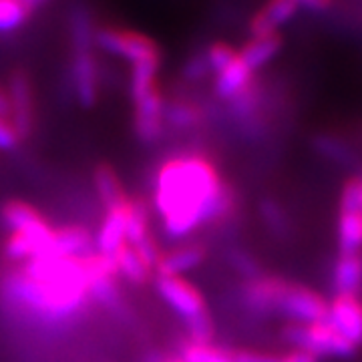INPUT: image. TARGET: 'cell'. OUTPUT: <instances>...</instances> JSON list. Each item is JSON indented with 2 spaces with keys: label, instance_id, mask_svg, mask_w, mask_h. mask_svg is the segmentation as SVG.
<instances>
[{
  "label": "cell",
  "instance_id": "cell-23",
  "mask_svg": "<svg viewBox=\"0 0 362 362\" xmlns=\"http://www.w3.org/2000/svg\"><path fill=\"white\" fill-rule=\"evenodd\" d=\"M35 11L33 0H0V33L8 35L30 21Z\"/></svg>",
  "mask_w": 362,
  "mask_h": 362
},
{
  "label": "cell",
  "instance_id": "cell-35",
  "mask_svg": "<svg viewBox=\"0 0 362 362\" xmlns=\"http://www.w3.org/2000/svg\"><path fill=\"white\" fill-rule=\"evenodd\" d=\"M235 362H280L282 356L274 352H258V350H232Z\"/></svg>",
  "mask_w": 362,
  "mask_h": 362
},
{
  "label": "cell",
  "instance_id": "cell-16",
  "mask_svg": "<svg viewBox=\"0 0 362 362\" xmlns=\"http://www.w3.org/2000/svg\"><path fill=\"white\" fill-rule=\"evenodd\" d=\"M298 13V4L294 0H268L258 13L250 21V33L256 35H268L278 33V26L288 23Z\"/></svg>",
  "mask_w": 362,
  "mask_h": 362
},
{
  "label": "cell",
  "instance_id": "cell-41",
  "mask_svg": "<svg viewBox=\"0 0 362 362\" xmlns=\"http://www.w3.org/2000/svg\"><path fill=\"white\" fill-rule=\"evenodd\" d=\"M147 362H183V361H181V358H165V356L153 354V356H149V361Z\"/></svg>",
  "mask_w": 362,
  "mask_h": 362
},
{
  "label": "cell",
  "instance_id": "cell-42",
  "mask_svg": "<svg viewBox=\"0 0 362 362\" xmlns=\"http://www.w3.org/2000/svg\"><path fill=\"white\" fill-rule=\"evenodd\" d=\"M361 194H362V175H361Z\"/></svg>",
  "mask_w": 362,
  "mask_h": 362
},
{
  "label": "cell",
  "instance_id": "cell-32",
  "mask_svg": "<svg viewBox=\"0 0 362 362\" xmlns=\"http://www.w3.org/2000/svg\"><path fill=\"white\" fill-rule=\"evenodd\" d=\"M230 262H232L233 270L238 272V274H242V276H246V278H250V280L262 276L259 274L258 262L252 258V256H247L246 252H242V250H233L232 256H230Z\"/></svg>",
  "mask_w": 362,
  "mask_h": 362
},
{
  "label": "cell",
  "instance_id": "cell-33",
  "mask_svg": "<svg viewBox=\"0 0 362 362\" xmlns=\"http://www.w3.org/2000/svg\"><path fill=\"white\" fill-rule=\"evenodd\" d=\"M133 250L137 252V256L141 258V262L149 268V270L156 272L157 264H159V259H161V252H159V246L156 244L153 235L145 238L141 244H137Z\"/></svg>",
  "mask_w": 362,
  "mask_h": 362
},
{
  "label": "cell",
  "instance_id": "cell-4",
  "mask_svg": "<svg viewBox=\"0 0 362 362\" xmlns=\"http://www.w3.org/2000/svg\"><path fill=\"white\" fill-rule=\"evenodd\" d=\"M95 42L115 57L127 59L131 65L145 63V61H161V52L157 49L153 39L145 37L137 30L119 28V26H105L97 30Z\"/></svg>",
  "mask_w": 362,
  "mask_h": 362
},
{
  "label": "cell",
  "instance_id": "cell-19",
  "mask_svg": "<svg viewBox=\"0 0 362 362\" xmlns=\"http://www.w3.org/2000/svg\"><path fill=\"white\" fill-rule=\"evenodd\" d=\"M338 250L340 254H358L362 250V207L338 211Z\"/></svg>",
  "mask_w": 362,
  "mask_h": 362
},
{
  "label": "cell",
  "instance_id": "cell-26",
  "mask_svg": "<svg viewBox=\"0 0 362 362\" xmlns=\"http://www.w3.org/2000/svg\"><path fill=\"white\" fill-rule=\"evenodd\" d=\"M161 61H145L131 65V99L137 101L143 95L157 89V71Z\"/></svg>",
  "mask_w": 362,
  "mask_h": 362
},
{
  "label": "cell",
  "instance_id": "cell-39",
  "mask_svg": "<svg viewBox=\"0 0 362 362\" xmlns=\"http://www.w3.org/2000/svg\"><path fill=\"white\" fill-rule=\"evenodd\" d=\"M298 6H306L310 11H316V13H322L326 8H330L332 0H294Z\"/></svg>",
  "mask_w": 362,
  "mask_h": 362
},
{
  "label": "cell",
  "instance_id": "cell-2",
  "mask_svg": "<svg viewBox=\"0 0 362 362\" xmlns=\"http://www.w3.org/2000/svg\"><path fill=\"white\" fill-rule=\"evenodd\" d=\"M2 294L6 302L40 322H66L89 298L83 258L37 256L11 274Z\"/></svg>",
  "mask_w": 362,
  "mask_h": 362
},
{
  "label": "cell",
  "instance_id": "cell-25",
  "mask_svg": "<svg viewBox=\"0 0 362 362\" xmlns=\"http://www.w3.org/2000/svg\"><path fill=\"white\" fill-rule=\"evenodd\" d=\"M149 220H151V209L149 206L135 199L131 202L129 216H127V233H125V244L131 247H135L137 244H141L145 238H149Z\"/></svg>",
  "mask_w": 362,
  "mask_h": 362
},
{
  "label": "cell",
  "instance_id": "cell-38",
  "mask_svg": "<svg viewBox=\"0 0 362 362\" xmlns=\"http://www.w3.org/2000/svg\"><path fill=\"white\" fill-rule=\"evenodd\" d=\"M280 362H318V358L314 354H310V352H306V350L294 349L290 350L288 354H284Z\"/></svg>",
  "mask_w": 362,
  "mask_h": 362
},
{
  "label": "cell",
  "instance_id": "cell-29",
  "mask_svg": "<svg viewBox=\"0 0 362 362\" xmlns=\"http://www.w3.org/2000/svg\"><path fill=\"white\" fill-rule=\"evenodd\" d=\"M185 328H187V338H189L187 342H192V344H214L216 326H214V320L207 312L187 320Z\"/></svg>",
  "mask_w": 362,
  "mask_h": 362
},
{
  "label": "cell",
  "instance_id": "cell-28",
  "mask_svg": "<svg viewBox=\"0 0 362 362\" xmlns=\"http://www.w3.org/2000/svg\"><path fill=\"white\" fill-rule=\"evenodd\" d=\"M180 358L183 362H235L232 350L221 349L216 344H192V342H185L181 346Z\"/></svg>",
  "mask_w": 362,
  "mask_h": 362
},
{
  "label": "cell",
  "instance_id": "cell-31",
  "mask_svg": "<svg viewBox=\"0 0 362 362\" xmlns=\"http://www.w3.org/2000/svg\"><path fill=\"white\" fill-rule=\"evenodd\" d=\"M316 147L322 156L330 157L334 161H340V163H349L350 151L349 147L342 141H338L337 137H318L316 139Z\"/></svg>",
  "mask_w": 362,
  "mask_h": 362
},
{
  "label": "cell",
  "instance_id": "cell-10",
  "mask_svg": "<svg viewBox=\"0 0 362 362\" xmlns=\"http://www.w3.org/2000/svg\"><path fill=\"white\" fill-rule=\"evenodd\" d=\"M328 322L337 328L342 337L362 346V300L358 294H337L328 302Z\"/></svg>",
  "mask_w": 362,
  "mask_h": 362
},
{
  "label": "cell",
  "instance_id": "cell-8",
  "mask_svg": "<svg viewBox=\"0 0 362 362\" xmlns=\"http://www.w3.org/2000/svg\"><path fill=\"white\" fill-rule=\"evenodd\" d=\"M133 103H135L133 127L137 139L145 145L156 143L163 135V127H165V101L161 90L153 89Z\"/></svg>",
  "mask_w": 362,
  "mask_h": 362
},
{
  "label": "cell",
  "instance_id": "cell-18",
  "mask_svg": "<svg viewBox=\"0 0 362 362\" xmlns=\"http://www.w3.org/2000/svg\"><path fill=\"white\" fill-rule=\"evenodd\" d=\"M280 49H282V35L280 33H268V35L252 37L238 54L256 73L259 66L268 65L272 59L280 52Z\"/></svg>",
  "mask_w": 362,
  "mask_h": 362
},
{
  "label": "cell",
  "instance_id": "cell-11",
  "mask_svg": "<svg viewBox=\"0 0 362 362\" xmlns=\"http://www.w3.org/2000/svg\"><path fill=\"white\" fill-rule=\"evenodd\" d=\"M286 280L276 276H258L247 280L242 288V302L250 312L270 314L278 312V304L286 290Z\"/></svg>",
  "mask_w": 362,
  "mask_h": 362
},
{
  "label": "cell",
  "instance_id": "cell-22",
  "mask_svg": "<svg viewBox=\"0 0 362 362\" xmlns=\"http://www.w3.org/2000/svg\"><path fill=\"white\" fill-rule=\"evenodd\" d=\"M115 264H117V276H123L131 284H147L151 278V270L141 262L137 256V252L131 246H121L115 252Z\"/></svg>",
  "mask_w": 362,
  "mask_h": 362
},
{
  "label": "cell",
  "instance_id": "cell-24",
  "mask_svg": "<svg viewBox=\"0 0 362 362\" xmlns=\"http://www.w3.org/2000/svg\"><path fill=\"white\" fill-rule=\"evenodd\" d=\"M95 189H97V195H99L105 209H111V207L127 202L123 187L117 180V173L109 165H99L95 169Z\"/></svg>",
  "mask_w": 362,
  "mask_h": 362
},
{
  "label": "cell",
  "instance_id": "cell-6",
  "mask_svg": "<svg viewBox=\"0 0 362 362\" xmlns=\"http://www.w3.org/2000/svg\"><path fill=\"white\" fill-rule=\"evenodd\" d=\"M156 290L169 308L185 322L207 312L202 292L181 276H156Z\"/></svg>",
  "mask_w": 362,
  "mask_h": 362
},
{
  "label": "cell",
  "instance_id": "cell-43",
  "mask_svg": "<svg viewBox=\"0 0 362 362\" xmlns=\"http://www.w3.org/2000/svg\"><path fill=\"white\" fill-rule=\"evenodd\" d=\"M33 2H39V0H33Z\"/></svg>",
  "mask_w": 362,
  "mask_h": 362
},
{
  "label": "cell",
  "instance_id": "cell-20",
  "mask_svg": "<svg viewBox=\"0 0 362 362\" xmlns=\"http://www.w3.org/2000/svg\"><path fill=\"white\" fill-rule=\"evenodd\" d=\"M332 286L337 294H358L362 286L361 254H340L332 268Z\"/></svg>",
  "mask_w": 362,
  "mask_h": 362
},
{
  "label": "cell",
  "instance_id": "cell-30",
  "mask_svg": "<svg viewBox=\"0 0 362 362\" xmlns=\"http://www.w3.org/2000/svg\"><path fill=\"white\" fill-rule=\"evenodd\" d=\"M235 49H233L232 45H228V42H223V40H218V42H214V45H209V49L206 51V63L209 66V71H214V73H218L221 71L223 66L228 65V63H232L233 59H235Z\"/></svg>",
  "mask_w": 362,
  "mask_h": 362
},
{
  "label": "cell",
  "instance_id": "cell-36",
  "mask_svg": "<svg viewBox=\"0 0 362 362\" xmlns=\"http://www.w3.org/2000/svg\"><path fill=\"white\" fill-rule=\"evenodd\" d=\"M21 143V137L16 135L13 123L8 119H0V151H13Z\"/></svg>",
  "mask_w": 362,
  "mask_h": 362
},
{
  "label": "cell",
  "instance_id": "cell-40",
  "mask_svg": "<svg viewBox=\"0 0 362 362\" xmlns=\"http://www.w3.org/2000/svg\"><path fill=\"white\" fill-rule=\"evenodd\" d=\"M0 119H11V97L8 90L0 87Z\"/></svg>",
  "mask_w": 362,
  "mask_h": 362
},
{
  "label": "cell",
  "instance_id": "cell-3",
  "mask_svg": "<svg viewBox=\"0 0 362 362\" xmlns=\"http://www.w3.org/2000/svg\"><path fill=\"white\" fill-rule=\"evenodd\" d=\"M284 337L296 349L306 350L318 356H338L349 358L356 352V346L350 344L346 338L338 332L328 320L312 324H288L284 328Z\"/></svg>",
  "mask_w": 362,
  "mask_h": 362
},
{
  "label": "cell",
  "instance_id": "cell-14",
  "mask_svg": "<svg viewBox=\"0 0 362 362\" xmlns=\"http://www.w3.org/2000/svg\"><path fill=\"white\" fill-rule=\"evenodd\" d=\"M90 232L83 226H66L52 233V242L45 256L54 258H83L90 252Z\"/></svg>",
  "mask_w": 362,
  "mask_h": 362
},
{
  "label": "cell",
  "instance_id": "cell-9",
  "mask_svg": "<svg viewBox=\"0 0 362 362\" xmlns=\"http://www.w3.org/2000/svg\"><path fill=\"white\" fill-rule=\"evenodd\" d=\"M8 97H11V123L21 139H26L33 133L35 125V99L33 85L25 71H14L8 81Z\"/></svg>",
  "mask_w": 362,
  "mask_h": 362
},
{
  "label": "cell",
  "instance_id": "cell-34",
  "mask_svg": "<svg viewBox=\"0 0 362 362\" xmlns=\"http://www.w3.org/2000/svg\"><path fill=\"white\" fill-rule=\"evenodd\" d=\"M262 218H264V221L270 226L272 230H276V232H282V228L286 226L284 211L280 209V206H278L276 202H272V199L262 202Z\"/></svg>",
  "mask_w": 362,
  "mask_h": 362
},
{
  "label": "cell",
  "instance_id": "cell-27",
  "mask_svg": "<svg viewBox=\"0 0 362 362\" xmlns=\"http://www.w3.org/2000/svg\"><path fill=\"white\" fill-rule=\"evenodd\" d=\"M165 123L175 129H192L202 123V109L189 101H173L165 105Z\"/></svg>",
  "mask_w": 362,
  "mask_h": 362
},
{
  "label": "cell",
  "instance_id": "cell-21",
  "mask_svg": "<svg viewBox=\"0 0 362 362\" xmlns=\"http://www.w3.org/2000/svg\"><path fill=\"white\" fill-rule=\"evenodd\" d=\"M87 278H89V296L105 308L121 314V310H123V296H121V292H119V288L115 284V276L89 274Z\"/></svg>",
  "mask_w": 362,
  "mask_h": 362
},
{
  "label": "cell",
  "instance_id": "cell-17",
  "mask_svg": "<svg viewBox=\"0 0 362 362\" xmlns=\"http://www.w3.org/2000/svg\"><path fill=\"white\" fill-rule=\"evenodd\" d=\"M206 258V250L199 244H185L175 247L168 254H161V259L157 264L156 276H181L187 272L195 270Z\"/></svg>",
  "mask_w": 362,
  "mask_h": 362
},
{
  "label": "cell",
  "instance_id": "cell-12",
  "mask_svg": "<svg viewBox=\"0 0 362 362\" xmlns=\"http://www.w3.org/2000/svg\"><path fill=\"white\" fill-rule=\"evenodd\" d=\"M131 199L119 204V206L105 209V218L101 228L97 232V252L115 256L121 246H125V233H127V216H129Z\"/></svg>",
  "mask_w": 362,
  "mask_h": 362
},
{
  "label": "cell",
  "instance_id": "cell-5",
  "mask_svg": "<svg viewBox=\"0 0 362 362\" xmlns=\"http://www.w3.org/2000/svg\"><path fill=\"white\" fill-rule=\"evenodd\" d=\"M278 314L286 316L292 324H312L328 320V302L318 292L300 284H286Z\"/></svg>",
  "mask_w": 362,
  "mask_h": 362
},
{
  "label": "cell",
  "instance_id": "cell-13",
  "mask_svg": "<svg viewBox=\"0 0 362 362\" xmlns=\"http://www.w3.org/2000/svg\"><path fill=\"white\" fill-rule=\"evenodd\" d=\"M252 85H254V71L240 59V54H235L232 63H228L216 73L214 90L220 99L232 103L235 97L246 93Z\"/></svg>",
  "mask_w": 362,
  "mask_h": 362
},
{
  "label": "cell",
  "instance_id": "cell-1",
  "mask_svg": "<svg viewBox=\"0 0 362 362\" xmlns=\"http://www.w3.org/2000/svg\"><path fill=\"white\" fill-rule=\"evenodd\" d=\"M153 207L169 240H183L233 209V192L220 171L202 153L169 157L157 169Z\"/></svg>",
  "mask_w": 362,
  "mask_h": 362
},
{
  "label": "cell",
  "instance_id": "cell-15",
  "mask_svg": "<svg viewBox=\"0 0 362 362\" xmlns=\"http://www.w3.org/2000/svg\"><path fill=\"white\" fill-rule=\"evenodd\" d=\"M0 220L4 228H8L13 233H37L49 230V221L40 216L39 211L25 202H6L0 209Z\"/></svg>",
  "mask_w": 362,
  "mask_h": 362
},
{
  "label": "cell",
  "instance_id": "cell-37",
  "mask_svg": "<svg viewBox=\"0 0 362 362\" xmlns=\"http://www.w3.org/2000/svg\"><path fill=\"white\" fill-rule=\"evenodd\" d=\"M207 73H209V66H207L204 54H197L194 59H189L185 69H183V75L189 81H199V78L206 77Z\"/></svg>",
  "mask_w": 362,
  "mask_h": 362
},
{
  "label": "cell",
  "instance_id": "cell-7",
  "mask_svg": "<svg viewBox=\"0 0 362 362\" xmlns=\"http://www.w3.org/2000/svg\"><path fill=\"white\" fill-rule=\"evenodd\" d=\"M73 89L77 101L85 109L97 103L99 97V71L93 54V45H73Z\"/></svg>",
  "mask_w": 362,
  "mask_h": 362
}]
</instances>
